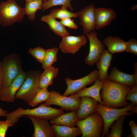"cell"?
I'll list each match as a JSON object with an SVG mask.
<instances>
[{"mask_svg":"<svg viewBox=\"0 0 137 137\" xmlns=\"http://www.w3.org/2000/svg\"><path fill=\"white\" fill-rule=\"evenodd\" d=\"M55 137H76L82 134L79 128L53 124L51 125Z\"/></svg>","mask_w":137,"mask_h":137,"instance_id":"603a6c76","label":"cell"},{"mask_svg":"<svg viewBox=\"0 0 137 137\" xmlns=\"http://www.w3.org/2000/svg\"><path fill=\"white\" fill-rule=\"evenodd\" d=\"M41 73L39 82V87L47 89L53 83L54 79L59 73V68L55 66H50L44 69Z\"/></svg>","mask_w":137,"mask_h":137,"instance_id":"7402d4cb","label":"cell"},{"mask_svg":"<svg viewBox=\"0 0 137 137\" xmlns=\"http://www.w3.org/2000/svg\"><path fill=\"white\" fill-rule=\"evenodd\" d=\"M134 106L131 102L128 105L124 108L118 109L110 108L100 105L98 103L96 111L99 114L104 122V128L101 137L107 136L109 133V128L112 124L120 116L123 115L131 116L132 113L130 112Z\"/></svg>","mask_w":137,"mask_h":137,"instance_id":"5b68a950","label":"cell"},{"mask_svg":"<svg viewBox=\"0 0 137 137\" xmlns=\"http://www.w3.org/2000/svg\"><path fill=\"white\" fill-rule=\"evenodd\" d=\"M108 50L112 54L126 51V42L118 37L109 36L103 40Z\"/></svg>","mask_w":137,"mask_h":137,"instance_id":"ffe728a7","label":"cell"},{"mask_svg":"<svg viewBox=\"0 0 137 137\" xmlns=\"http://www.w3.org/2000/svg\"><path fill=\"white\" fill-rule=\"evenodd\" d=\"M107 79L131 88L137 82V76L134 74H130L124 73L116 67L112 68Z\"/></svg>","mask_w":137,"mask_h":137,"instance_id":"e0dca14e","label":"cell"},{"mask_svg":"<svg viewBox=\"0 0 137 137\" xmlns=\"http://www.w3.org/2000/svg\"><path fill=\"white\" fill-rule=\"evenodd\" d=\"M60 22L65 27H66L70 29H76L78 27L74 22V20L71 18H67L61 20Z\"/></svg>","mask_w":137,"mask_h":137,"instance_id":"e575fe53","label":"cell"},{"mask_svg":"<svg viewBox=\"0 0 137 137\" xmlns=\"http://www.w3.org/2000/svg\"><path fill=\"white\" fill-rule=\"evenodd\" d=\"M86 37L84 35L75 36L68 35L62 37L59 47L64 53L76 54L87 43Z\"/></svg>","mask_w":137,"mask_h":137,"instance_id":"8fae6325","label":"cell"},{"mask_svg":"<svg viewBox=\"0 0 137 137\" xmlns=\"http://www.w3.org/2000/svg\"><path fill=\"white\" fill-rule=\"evenodd\" d=\"M71 0H48L43 3L41 9L42 11H43L53 6L61 5V8L62 9H67V8H69L71 10L73 11L74 9L71 4Z\"/></svg>","mask_w":137,"mask_h":137,"instance_id":"83f0119b","label":"cell"},{"mask_svg":"<svg viewBox=\"0 0 137 137\" xmlns=\"http://www.w3.org/2000/svg\"><path fill=\"white\" fill-rule=\"evenodd\" d=\"M77 121L76 111H71L63 113L50 120L52 124L62 125L71 127H75Z\"/></svg>","mask_w":137,"mask_h":137,"instance_id":"cb8c5ba5","label":"cell"},{"mask_svg":"<svg viewBox=\"0 0 137 137\" xmlns=\"http://www.w3.org/2000/svg\"><path fill=\"white\" fill-rule=\"evenodd\" d=\"M48 0H42L43 1H44V2H46Z\"/></svg>","mask_w":137,"mask_h":137,"instance_id":"60d3db41","label":"cell"},{"mask_svg":"<svg viewBox=\"0 0 137 137\" xmlns=\"http://www.w3.org/2000/svg\"><path fill=\"white\" fill-rule=\"evenodd\" d=\"M126 115L120 116L115 122L111 125V131L107 136L108 137H121L123 132V124L126 118Z\"/></svg>","mask_w":137,"mask_h":137,"instance_id":"484cf974","label":"cell"},{"mask_svg":"<svg viewBox=\"0 0 137 137\" xmlns=\"http://www.w3.org/2000/svg\"><path fill=\"white\" fill-rule=\"evenodd\" d=\"M81 101L79 108L76 111L77 121L86 118L96 112V108L98 102L88 96L80 97Z\"/></svg>","mask_w":137,"mask_h":137,"instance_id":"2e32d148","label":"cell"},{"mask_svg":"<svg viewBox=\"0 0 137 137\" xmlns=\"http://www.w3.org/2000/svg\"><path fill=\"white\" fill-rule=\"evenodd\" d=\"M95 9L94 5L91 4L76 13L77 17L80 18L79 23L82 27L85 35L95 29Z\"/></svg>","mask_w":137,"mask_h":137,"instance_id":"7c38bea8","label":"cell"},{"mask_svg":"<svg viewBox=\"0 0 137 137\" xmlns=\"http://www.w3.org/2000/svg\"><path fill=\"white\" fill-rule=\"evenodd\" d=\"M31 120L34 127L32 137H55L54 133L48 120L31 116H25Z\"/></svg>","mask_w":137,"mask_h":137,"instance_id":"5bb4252c","label":"cell"},{"mask_svg":"<svg viewBox=\"0 0 137 137\" xmlns=\"http://www.w3.org/2000/svg\"><path fill=\"white\" fill-rule=\"evenodd\" d=\"M43 3L42 0H32L26 2L24 8L25 14L27 15L29 20H34L36 12L42 9Z\"/></svg>","mask_w":137,"mask_h":137,"instance_id":"d4e9b609","label":"cell"},{"mask_svg":"<svg viewBox=\"0 0 137 137\" xmlns=\"http://www.w3.org/2000/svg\"><path fill=\"white\" fill-rule=\"evenodd\" d=\"M4 81V75L2 65L1 62H0V91L3 87Z\"/></svg>","mask_w":137,"mask_h":137,"instance_id":"8d00e7d4","label":"cell"},{"mask_svg":"<svg viewBox=\"0 0 137 137\" xmlns=\"http://www.w3.org/2000/svg\"><path fill=\"white\" fill-rule=\"evenodd\" d=\"M8 113V111L2 109L0 107V117L5 116Z\"/></svg>","mask_w":137,"mask_h":137,"instance_id":"74e56055","label":"cell"},{"mask_svg":"<svg viewBox=\"0 0 137 137\" xmlns=\"http://www.w3.org/2000/svg\"><path fill=\"white\" fill-rule=\"evenodd\" d=\"M46 52V50L40 47L34 48H30L28 53L32 56L38 62L43 63Z\"/></svg>","mask_w":137,"mask_h":137,"instance_id":"4dcf8cb0","label":"cell"},{"mask_svg":"<svg viewBox=\"0 0 137 137\" xmlns=\"http://www.w3.org/2000/svg\"><path fill=\"white\" fill-rule=\"evenodd\" d=\"M49 97L44 101L45 103L50 106L56 105L60 107L61 109L66 111H77L79 107L81 98L70 96H65L59 92L55 91L50 92Z\"/></svg>","mask_w":137,"mask_h":137,"instance_id":"ba28073f","label":"cell"},{"mask_svg":"<svg viewBox=\"0 0 137 137\" xmlns=\"http://www.w3.org/2000/svg\"><path fill=\"white\" fill-rule=\"evenodd\" d=\"M41 20L47 23L55 34L62 37L70 35L65 27L49 14L42 16Z\"/></svg>","mask_w":137,"mask_h":137,"instance_id":"44dd1931","label":"cell"},{"mask_svg":"<svg viewBox=\"0 0 137 137\" xmlns=\"http://www.w3.org/2000/svg\"><path fill=\"white\" fill-rule=\"evenodd\" d=\"M25 14L24 8L19 6L15 0L3 2L0 4V25L6 27L21 22Z\"/></svg>","mask_w":137,"mask_h":137,"instance_id":"277c9868","label":"cell"},{"mask_svg":"<svg viewBox=\"0 0 137 137\" xmlns=\"http://www.w3.org/2000/svg\"><path fill=\"white\" fill-rule=\"evenodd\" d=\"M129 125L130 128L131 133L128 135L127 137H137V125L133 120L129 122Z\"/></svg>","mask_w":137,"mask_h":137,"instance_id":"d590c367","label":"cell"},{"mask_svg":"<svg viewBox=\"0 0 137 137\" xmlns=\"http://www.w3.org/2000/svg\"><path fill=\"white\" fill-rule=\"evenodd\" d=\"M41 73L39 70H31L26 72V78L16 93L15 99L23 100L29 105L39 88Z\"/></svg>","mask_w":137,"mask_h":137,"instance_id":"3957f363","label":"cell"},{"mask_svg":"<svg viewBox=\"0 0 137 137\" xmlns=\"http://www.w3.org/2000/svg\"><path fill=\"white\" fill-rule=\"evenodd\" d=\"M98 79L99 74L97 70H94L86 76L78 79L73 80L66 77L65 78V81L67 88L62 95L68 96L74 94L86 88L87 85L93 84Z\"/></svg>","mask_w":137,"mask_h":137,"instance_id":"9c48e42d","label":"cell"},{"mask_svg":"<svg viewBox=\"0 0 137 137\" xmlns=\"http://www.w3.org/2000/svg\"><path fill=\"white\" fill-rule=\"evenodd\" d=\"M97 32L94 31L85 35L89 40L90 48L89 54L84 59L88 66L94 65L99 60L100 56L105 49L103 43L98 39Z\"/></svg>","mask_w":137,"mask_h":137,"instance_id":"30bf717a","label":"cell"},{"mask_svg":"<svg viewBox=\"0 0 137 137\" xmlns=\"http://www.w3.org/2000/svg\"><path fill=\"white\" fill-rule=\"evenodd\" d=\"M133 6V7H131V10H133L136 9V6L135 7H134V6Z\"/></svg>","mask_w":137,"mask_h":137,"instance_id":"f35d334b","label":"cell"},{"mask_svg":"<svg viewBox=\"0 0 137 137\" xmlns=\"http://www.w3.org/2000/svg\"><path fill=\"white\" fill-rule=\"evenodd\" d=\"M75 126L81 130V137H100L103 130L104 122L101 115L96 112L84 119L76 121Z\"/></svg>","mask_w":137,"mask_h":137,"instance_id":"8992f818","label":"cell"},{"mask_svg":"<svg viewBox=\"0 0 137 137\" xmlns=\"http://www.w3.org/2000/svg\"><path fill=\"white\" fill-rule=\"evenodd\" d=\"M126 51L134 55H137V41L134 38H131L126 42Z\"/></svg>","mask_w":137,"mask_h":137,"instance_id":"d6a6232c","label":"cell"},{"mask_svg":"<svg viewBox=\"0 0 137 137\" xmlns=\"http://www.w3.org/2000/svg\"><path fill=\"white\" fill-rule=\"evenodd\" d=\"M127 101L129 100L134 106H137V82L131 87L125 97Z\"/></svg>","mask_w":137,"mask_h":137,"instance_id":"1f68e13d","label":"cell"},{"mask_svg":"<svg viewBox=\"0 0 137 137\" xmlns=\"http://www.w3.org/2000/svg\"><path fill=\"white\" fill-rule=\"evenodd\" d=\"M25 0L26 1V2H27L30 1L32 0Z\"/></svg>","mask_w":137,"mask_h":137,"instance_id":"ab89813d","label":"cell"},{"mask_svg":"<svg viewBox=\"0 0 137 137\" xmlns=\"http://www.w3.org/2000/svg\"><path fill=\"white\" fill-rule=\"evenodd\" d=\"M131 88L107 79L104 80L100 95L102 105L116 108L127 106L129 103L125 97Z\"/></svg>","mask_w":137,"mask_h":137,"instance_id":"6da1fadb","label":"cell"},{"mask_svg":"<svg viewBox=\"0 0 137 137\" xmlns=\"http://www.w3.org/2000/svg\"><path fill=\"white\" fill-rule=\"evenodd\" d=\"M26 72L22 70L7 88L0 91V99L7 102H14L15 95L26 77Z\"/></svg>","mask_w":137,"mask_h":137,"instance_id":"4fadbf2b","label":"cell"},{"mask_svg":"<svg viewBox=\"0 0 137 137\" xmlns=\"http://www.w3.org/2000/svg\"><path fill=\"white\" fill-rule=\"evenodd\" d=\"M59 48L54 47L46 50L45 55L41 67L43 69L52 66L57 60V55Z\"/></svg>","mask_w":137,"mask_h":137,"instance_id":"4316f807","label":"cell"},{"mask_svg":"<svg viewBox=\"0 0 137 137\" xmlns=\"http://www.w3.org/2000/svg\"><path fill=\"white\" fill-rule=\"evenodd\" d=\"M94 83L91 87L85 88L70 96L80 98L84 96H89L98 101L99 104L102 105V101L101 98L100 92L102 87L103 81L98 79Z\"/></svg>","mask_w":137,"mask_h":137,"instance_id":"ac0fdd59","label":"cell"},{"mask_svg":"<svg viewBox=\"0 0 137 137\" xmlns=\"http://www.w3.org/2000/svg\"><path fill=\"white\" fill-rule=\"evenodd\" d=\"M54 18L62 20L67 18H77L76 14L68 11L67 9L55 8L52 9L49 14Z\"/></svg>","mask_w":137,"mask_h":137,"instance_id":"f546056e","label":"cell"},{"mask_svg":"<svg viewBox=\"0 0 137 137\" xmlns=\"http://www.w3.org/2000/svg\"><path fill=\"white\" fill-rule=\"evenodd\" d=\"M113 58V54L105 49L100 55L99 60L96 63L99 74V80L103 81L107 79L108 71Z\"/></svg>","mask_w":137,"mask_h":137,"instance_id":"d6986e66","label":"cell"},{"mask_svg":"<svg viewBox=\"0 0 137 137\" xmlns=\"http://www.w3.org/2000/svg\"><path fill=\"white\" fill-rule=\"evenodd\" d=\"M1 62L4 81L3 89L7 87L22 70V62L19 55L13 53L6 56Z\"/></svg>","mask_w":137,"mask_h":137,"instance_id":"52a82bcc","label":"cell"},{"mask_svg":"<svg viewBox=\"0 0 137 137\" xmlns=\"http://www.w3.org/2000/svg\"><path fill=\"white\" fill-rule=\"evenodd\" d=\"M64 113V110L61 108H53L44 103L33 109H24L19 107L14 110L7 114L6 119L14 124L17 123L20 117L23 116H31L39 118L51 120Z\"/></svg>","mask_w":137,"mask_h":137,"instance_id":"7a4b0ae2","label":"cell"},{"mask_svg":"<svg viewBox=\"0 0 137 137\" xmlns=\"http://www.w3.org/2000/svg\"><path fill=\"white\" fill-rule=\"evenodd\" d=\"M95 15V29L97 30L110 25L116 17L114 10L102 7L96 8Z\"/></svg>","mask_w":137,"mask_h":137,"instance_id":"9a60e30c","label":"cell"},{"mask_svg":"<svg viewBox=\"0 0 137 137\" xmlns=\"http://www.w3.org/2000/svg\"><path fill=\"white\" fill-rule=\"evenodd\" d=\"M14 124L7 119L5 121H0V137H5L8 128Z\"/></svg>","mask_w":137,"mask_h":137,"instance_id":"836d02e7","label":"cell"},{"mask_svg":"<svg viewBox=\"0 0 137 137\" xmlns=\"http://www.w3.org/2000/svg\"><path fill=\"white\" fill-rule=\"evenodd\" d=\"M50 92L46 88H39L36 95L29 105L34 107L39 104L45 101L49 97Z\"/></svg>","mask_w":137,"mask_h":137,"instance_id":"f1b7e54d","label":"cell"}]
</instances>
